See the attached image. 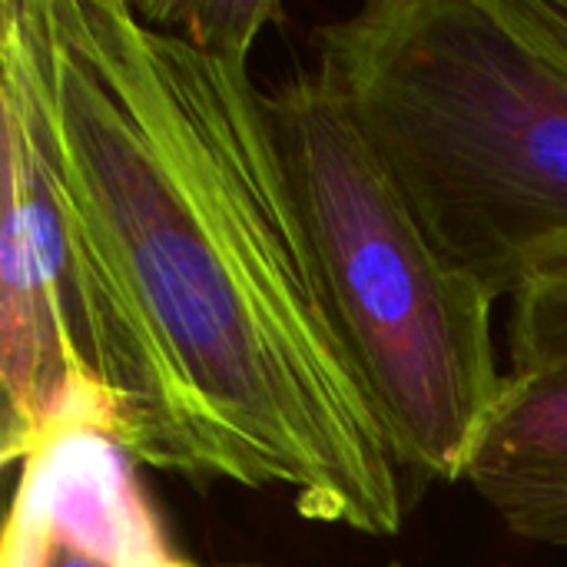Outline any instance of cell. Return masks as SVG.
<instances>
[{"label":"cell","mask_w":567,"mask_h":567,"mask_svg":"<svg viewBox=\"0 0 567 567\" xmlns=\"http://www.w3.org/2000/svg\"><path fill=\"white\" fill-rule=\"evenodd\" d=\"M326 306L405 475L465 482L508 372L498 299L425 233L342 100L299 73L266 93Z\"/></svg>","instance_id":"cell-3"},{"label":"cell","mask_w":567,"mask_h":567,"mask_svg":"<svg viewBox=\"0 0 567 567\" xmlns=\"http://www.w3.org/2000/svg\"><path fill=\"white\" fill-rule=\"evenodd\" d=\"M512 372L567 365V243L535 259L512 299Z\"/></svg>","instance_id":"cell-7"},{"label":"cell","mask_w":567,"mask_h":567,"mask_svg":"<svg viewBox=\"0 0 567 567\" xmlns=\"http://www.w3.org/2000/svg\"><path fill=\"white\" fill-rule=\"evenodd\" d=\"M528 3H532L538 23L545 27V33L567 56V0H528Z\"/></svg>","instance_id":"cell-9"},{"label":"cell","mask_w":567,"mask_h":567,"mask_svg":"<svg viewBox=\"0 0 567 567\" xmlns=\"http://www.w3.org/2000/svg\"><path fill=\"white\" fill-rule=\"evenodd\" d=\"M0 385L7 465H23L70 432L110 435L106 405L86 382L70 332L56 219L30 153L10 130H3Z\"/></svg>","instance_id":"cell-4"},{"label":"cell","mask_w":567,"mask_h":567,"mask_svg":"<svg viewBox=\"0 0 567 567\" xmlns=\"http://www.w3.org/2000/svg\"><path fill=\"white\" fill-rule=\"evenodd\" d=\"M7 528L100 567H193L169 548L130 455L100 432L60 435L23 462Z\"/></svg>","instance_id":"cell-5"},{"label":"cell","mask_w":567,"mask_h":567,"mask_svg":"<svg viewBox=\"0 0 567 567\" xmlns=\"http://www.w3.org/2000/svg\"><path fill=\"white\" fill-rule=\"evenodd\" d=\"M432 243L498 302L567 243V56L528 0H372L316 33Z\"/></svg>","instance_id":"cell-2"},{"label":"cell","mask_w":567,"mask_h":567,"mask_svg":"<svg viewBox=\"0 0 567 567\" xmlns=\"http://www.w3.org/2000/svg\"><path fill=\"white\" fill-rule=\"evenodd\" d=\"M243 567H246V565H243Z\"/></svg>","instance_id":"cell-10"},{"label":"cell","mask_w":567,"mask_h":567,"mask_svg":"<svg viewBox=\"0 0 567 567\" xmlns=\"http://www.w3.org/2000/svg\"><path fill=\"white\" fill-rule=\"evenodd\" d=\"M136 7L150 20L173 27L203 47L239 53V56H252V47L262 37V30L282 17V10L269 0L266 3L262 0H216V3L176 0V3H136Z\"/></svg>","instance_id":"cell-8"},{"label":"cell","mask_w":567,"mask_h":567,"mask_svg":"<svg viewBox=\"0 0 567 567\" xmlns=\"http://www.w3.org/2000/svg\"><path fill=\"white\" fill-rule=\"evenodd\" d=\"M0 113L43 179L110 439L395 538L412 478L326 306L249 56L126 0H3Z\"/></svg>","instance_id":"cell-1"},{"label":"cell","mask_w":567,"mask_h":567,"mask_svg":"<svg viewBox=\"0 0 567 567\" xmlns=\"http://www.w3.org/2000/svg\"><path fill=\"white\" fill-rule=\"evenodd\" d=\"M465 482L518 538L567 512V365L508 369Z\"/></svg>","instance_id":"cell-6"}]
</instances>
